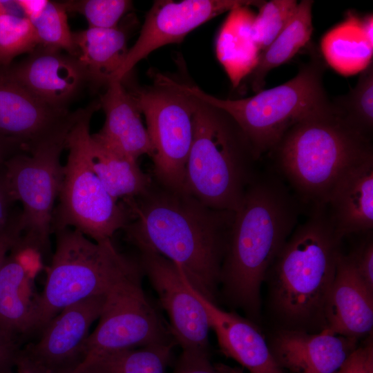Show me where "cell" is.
I'll return each instance as SVG.
<instances>
[{
    "mask_svg": "<svg viewBox=\"0 0 373 373\" xmlns=\"http://www.w3.org/2000/svg\"><path fill=\"white\" fill-rule=\"evenodd\" d=\"M126 240L167 258L202 296L217 304L222 264L235 212L210 208L186 191L159 184L124 200Z\"/></svg>",
    "mask_w": 373,
    "mask_h": 373,
    "instance_id": "cell-1",
    "label": "cell"
},
{
    "mask_svg": "<svg viewBox=\"0 0 373 373\" xmlns=\"http://www.w3.org/2000/svg\"><path fill=\"white\" fill-rule=\"evenodd\" d=\"M303 204L274 174L256 175L236 211L220 274L224 298L248 316L260 314L268 269L298 224Z\"/></svg>",
    "mask_w": 373,
    "mask_h": 373,
    "instance_id": "cell-2",
    "label": "cell"
},
{
    "mask_svg": "<svg viewBox=\"0 0 373 373\" xmlns=\"http://www.w3.org/2000/svg\"><path fill=\"white\" fill-rule=\"evenodd\" d=\"M266 274L269 304L281 328L320 332L333 283L341 240L329 221L327 204L310 207Z\"/></svg>",
    "mask_w": 373,
    "mask_h": 373,
    "instance_id": "cell-3",
    "label": "cell"
},
{
    "mask_svg": "<svg viewBox=\"0 0 373 373\" xmlns=\"http://www.w3.org/2000/svg\"><path fill=\"white\" fill-rule=\"evenodd\" d=\"M276 172L303 205L326 204L341 177L373 155L371 139L327 107L290 127L269 152Z\"/></svg>",
    "mask_w": 373,
    "mask_h": 373,
    "instance_id": "cell-4",
    "label": "cell"
},
{
    "mask_svg": "<svg viewBox=\"0 0 373 373\" xmlns=\"http://www.w3.org/2000/svg\"><path fill=\"white\" fill-rule=\"evenodd\" d=\"M191 96L193 133L184 191L210 208L235 212L256 175L254 163L258 159L247 136L228 113Z\"/></svg>",
    "mask_w": 373,
    "mask_h": 373,
    "instance_id": "cell-5",
    "label": "cell"
},
{
    "mask_svg": "<svg viewBox=\"0 0 373 373\" xmlns=\"http://www.w3.org/2000/svg\"><path fill=\"white\" fill-rule=\"evenodd\" d=\"M55 249L47 268L31 335L39 333L65 307L88 298L107 295L117 284L142 271L121 254L111 239L96 242L70 227L57 229Z\"/></svg>",
    "mask_w": 373,
    "mask_h": 373,
    "instance_id": "cell-6",
    "label": "cell"
},
{
    "mask_svg": "<svg viewBox=\"0 0 373 373\" xmlns=\"http://www.w3.org/2000/svg\"><path fill=\"white\" fill-rule=\"evenodd\" d=\"M311 47L309 60L300 66L294 77L251 97L223 99L195 85L173 79L171 82L180 90L228 113L242 130L259 160L294 124L331 102L323 83L325 63L316 48Z\"/></svg>",
    "mask_w": 373,
    "mask_h": 373,
    "instance_id": "cell-7",
    "label": "cell"
},
{
    "mask_svg": "<svg viewBox=\"0 0 373 373\" xmlns=\"http://www.w3.org/2000/svg\"><path fill=\"white\" fill-rule=\"evenodd\" d=\"M99 108L93 102L82 108L68 134V154L52 222V232L70 227L96 242L111 239L131 219L126 204L109 195L90 166V122Z\"/></svg>",
    "mask_w": 373,
    "mask_h": 373,
    "instance_id": "cell-8",
    "label": "cell"
},
{
    "mask_svg": "<svg viewBox=\"0 0 373 373\" xmlns=\"http://www.w3.org/2000/svg\"><path fill=\"white\" fill-rule=\"evenodd\" d=\"M81 111L74 121L29 153H16L2 165L13 198L22 204L21 238L44 255L50 250L54 205L62 180L60 156L66 148L68 134Z\"/></svg>",
    "mask_w": 373,
    "mask_h": 373,
    "instance_id": "cell-9",
    "label": "cell"
},
{
    "mask_svg": "<svg viewBox=\"0 0 373 373\" xmlns=\"http://www.w3.org/2000/svg\"><path fill=\"white\" fill-rule=\"evenodd\" d=\"M151 75L153 86H133L128 91L145 117L153 148V172L157 184L184 191L193 133V99L175 87L168 76L153 72Z\"/></svg>",
    "mask_w": 373,
    "mask_h": 373,
    "instance_id": "cell-10",
    "label": "cell"
},
{
    "mask_svg": "<svg viewBox=\"0 0 373 373\" xmlns=\"http://www.w3.org/2000/svg\"><path fill=\"white\" fill-rule=\"evenodd\" d=\"M142 274L141 271L124 280L106 295L99 323L86 341L85 358L111 351L175 343L169 325L143 290Z\"/></svg>",
    "mask_w": 373,
    "mask_h": 373,
    "instance_id": "cell-11",
    "label": "cell"
},
{
    "mask_svg": "<svg viewBox=\"0 0 373 373\" xmlns=\"http://www.w3.org/2000/svg\"><path fill=\"white\" fill-rule=\"evenodd\" d=\"M138 262L169 321V328L183 351L209 352L211 329L207 312L171 260L149 250H139Z\"/></svg>",
    "mask_w": 373,
    "mask_h": 373,
    "instance_id": "cell-12",
    "label": "cell"
},
{
    "mask_svg": "<svg viewBox=\"0 0 373 373\" xmlns=\"http://www.w3.org/2000/svg\"><path fill=\"white\" fill-rule=\"evenodd\" d=\"M262 2L255 0L155 1L146 15L137 41L128 49L113 81L123 82L135 66L151 52L163 46L181 42L188 33L213 17L241 6L258 8Z\"/></svg>",
    "mask_w": 373,
    "mask_h": 373,
    "instance_id": "cell-13",
    "label": "cell"
},
{
    "mask_svg": "<svg viewBox=\"0 0 373 373\" xmlns=\"http://www.w3.org/2000/svg\"><path fill=\"white\" fill-rule=\"evenodd\" d=\"M79 109L52 107L34 95L0 66V136L19 143L29 153L77 117Z\"/></svg>",
    "mask_w": 373,
    "mask_h": 373,
    "instance_id": "cell-14",
    "label": "cell"
},
{
    "mask_svg": "<svg viewBox=\"0 0 373 373\" xmlns=\"http://www.w3.org/2000/svg\"><path fill=\"white\" fill-rule=\"evenodd\" d=\"M106 295L65 307L45 326L37 342L23 350L50 373H71L84 360L92 324L99 318Z\"/></svg>",
    "mask_w": 373,
    "mask_h": 373,
    "instance_id": "cell-15",
    "label": "cell"
},
{
    "mask_svg": "<svg viewBox=\"0 0 373 373\" xmlns=\"http://www.w3.org/2000/svg\"><path fill=\"white\" fill-rule=\"evenodd\" d=\"M8 69L34 95L57 108L68 109L87 84L84 68L76 57L42 46Z\"/></svg>",
    "mask_w": 373,
    "mask_h": 373,
    "instance_id": "cell-16",
    "label": "cell"
},
{
    "mask_svg": "<svg viewBox=\"0 0 373 373\" xmlns=\"http://www.w3.org/2000/svg\"><path fill=\"white\" fill-rule=\"evenodd\" d=\"M358 341L325 329L309 332L280 327L268 345L283 370L293 373H337Z\"/></svg>",
    "mask_w": 373,
    "mask_h": 373,
    "instance_id": "cell-17",
    "label": "cell"
},
{
    "mask_svg": "<svg viewBox=\"0 0 373 373\" xmlns=\"http://www.w3.org/2000/svg\"><path fill=\"white\" fill-rule=\"evenodd\" d=\"M325 319V329L332 334L359 341L372 332L373 290L342 252L327 300Z\"/></svg>",
    "mask_w": 373,
    "mask_h": 373,
    "instance_id": "cell-18",
    "label": "cell"
},
{
    "mask_svg": "<svg viewBox=\"0 0 373 373\" xmlns=\"http://www.w3.org/2000/svg\"><path fill=\"white\" fill-rule=\"evenodd\" d=\"M186 281L203 305L219 347L226 356L235 360L249 373H285L275 360L268 342L251 321L222 309L198 292L186 278Z\"/></svg>",
    "mask_w": 373,
    "mask_h": 373,
    "instance_id": "cell-19",
    "label": "cell"
},
{
    "mask_svg": "<svg viewBox=\"0 0 373 373\" xmlns=\"http://www.w3.org/2000/svg\"><path fill=\"white\" fill-rule=\"evenodd\" d=\"M329 221L343 240L373 229V155L349 169L332 189L327 202Z\"/></svg>",
    "mask_w": 373,
    "mask_h": 373,
    "instance_id": "cell-20",
    "label": "cell"
},
{
    "mask_svg": "<svg viewBox=\"0 0 373 373\" xmlns=\"http://www.w3.org/2000/svg\"><path fill=\"white\" fill-rule=\"evenodd\" d=\"M106 87L99 102L105 113V122L93 135L135 160L144 155L152 157L153 145L131 93L120 81H113Z\"/></svg>",
    "mask_w": 373,
    "mask_h": 373,
    "instance_id": "cell-21",
    "label": "cell"
},
{
    "mask_svg": "<svg viewBox=\"0 0 373 373\" xmlns=\"http://www.w3.org/2000/svg\"><path fill=\"white\" fill-rule=\"evenodd\" d=\"M34 282L10 251L0 271V333L17 343L32 333L39 298Z\"/></svg>",
    "mask_w": 373,
    "mask_h": 373,
    "instance_id": "cell-22",
    "label": "cell"
},
{
    "mask_svg": "<svg viewBox=\"0 0 373 373\" xmlns=\"http://www.w3.org/2000/svg\"><path fill=\"white\" fill-rule=\"evenodd\" d=\"M76 57L86 72L87 84L96 90L108 86L127 55L128 31L122 26L88 28L73 32Z\"/></svg>",
    "mask_w": 373,
    "mask_h": 373,
    "instance_id": "cell-23",
    "label": "cell"
},
{
    "mask_svg": "<svg viewBox=\"0 0 373 373\" xmlns=\"http://www.w3.org/2000/svg\"><path fill=\"white\" fill-rule=\"evenodd\" d=\"M229 12L216 38V51L232 85L236 87L251 74L261 52L253 37L255 15L250 6H241Z\"/></svg>",
    "mask_w": 373,
    "mask_h": 373,
    "instance_id": "cell-24",
    "label": "cell"
},
{
    "mask_svg": "<svg viewBox=\"0 0 373 373\" xmlns=\"http://www.w3.org/2000/svg\"><path fill=\"white\" fill-rule=\"evenodd\" d=\"M90 166L109 195L115 200L135 198L153 185L151 177L135 160L90 136Z\"/></svg>",
    "mask_w": 373,
    "mask_h": 373,
    "instance_id": "cell-25",
    "label": "cell"
},
{
    "mask_svg": "<svg viewBox=\"0 0 373 373\" xmlns=\"http://www.w3.org/2000/svg\"><path fill=\"white\" fill-rule=\"evenodd\" d=\"M314 1L303 0L298 3L294 15L273 42L261 52L250 76L252 89L262 90L270 70L292 59L309 45L313 32L312 6Z\"/></svg>",
    "mask_w": 373,
    "mask_h": 373,
    "instance_id": "cell-26",
    "label": "cell"
},
{
    "mask_svg": "<svg viewBox=\"0 0 373 373\" xmlns=\"http://www.w3.org/2000/svg\"><path fill=\"white\" fill-rule=\"evenodd\" d=\"M175 345H151L89 356L71 373H166Z\"/></svg>",
    "mask_w": 373,
    "mask_h": 373,
    "instance_id": "cell-27",
    "label": "cell"
},
{
    "mask_svg": "<svg viewBox=\"0 0 373 373\" xmlns=\"http://www.w3.org/2000/svg\"><path fill=\"white\" fill-rule=\"evenodd\" d=\"M336 26L324 38L323 51L325 59L336 70L344 74L364 70L370 64L373 43L363 32L361 18L354 16Z\"/></svg>",
    "mask_w": 373,
    "mask_h": 373,
    "instance_id": "cell-28",
    "label": "cell"
},
{
    "mask_svg": "<svg viewBox=\"0 0 373 373\" xmlns=\"http://www.w3.org/2000/svg\"><path fill=\"white\" fill-rule=\"evenodd\" d=\"M331 102L334 111L348 124L371 139L373 130L372 62L363 70L354 88Z\"/></svg>",
    "mask_w": 373,
    "mask_h": 373,
    "instance_id": "cell-29",
    "label": "cell"
},
{
    "mask_svg": "<svg viewBox=\"0 0 373 373\" xmlns=\"http://www.w3.org/2000/svg\"><path fill=\"white\" fill-rule=\"evenodd\" d=\"M63 3L48 1L41 15L31 21L39 46L65 51L77 56L73 32L68 23Z\"/></svg>",
    "mask_w": 373,
    "mask_h": 373,
    "instance_id": "cell-30",
    "label": "cell"
},
{
    "mask_svg": "<svg viewBox=\"0 0 373 373\" xmlns=\"http://www.w3.org/2000/svg\"><path fill=\"white\" fill-rule=\"evenodd\" d=\"M39 46L29 19L13 14L0 15V66H9L14 58L30 53Z\"/></svg>",
    "mask_w": 373,
    "mask_h": 373,
    "instance_id": "cell-31",
    "label": "cell"
},
{
    "mask_svg": "<svg viewBox=\"0 0 373 373\" xmlns=\"http://www.w3.org/2000/svg\"><path fill=\"white\" fill-rule=\"evenodd\" d=\"M298 3L295 0L263 1L258 7L252 23L255 43L262 52L285 28L294 14Z\"/></svg>",
    "mask_w": 373,
    "mask_h": 373,
    "instance_id": "cell-32",
    "label": "cell"
},
{
    "mask_svg": "<svg viewBox=\"0 0 373 373\" xmlns=\"http://www.w3.org/2000/svg\"><path fill=\"white\" fill-rule=\"evenodd\" d=\"M67 12L85 17L88 28H111L118 26L122 17L131 9L128 0H81L63 2Z\"/></svg>",
    "mask_w": 373,
    "mask_h": 373,
    "instance_id": "cell-33",
    "label": "cell"
},
{
    "mask_svg": "<svg viewBox=\"0 0 373 373\" xmlns=\"http://www.w3.org/2000/svg\"><path fill=\"white\" fill-rule=\"evenodd\" d=\"M356 271L368 287L373 290L372 231L348 255Z\"/></svg>",
    "mask_w": 373,
    "mask_h": 373,
    "instance_id": "cell-34",
    "label": "cell"
},
{
    "mask_svg": "<svg viewBox=\"0 0 373 373\" xmlns=\"http://www.w3.org/2000/svg\"><path fill=\"white\" fill-rule=\"evenodd\" d=\"M173 373H225L213 364L209 352L183 351L177 360Z\"/></svg>",
    "mask_w": 373,
    "mask_h": 373,
    "instance_id": "cell-35",
    "label": "cell"
},
{
    "mask_svg": "<svg viewBox=\"0 0 373 373\" xmlns=\"http://www.w3.org/2000/svg\"><path fill=\"white\" fill-rule=\"evenodd\" d=\"M337 373H373L372 334L350 355Z\"/></svg>",
    "mask_w": 373,
    "mask_h": 373,
    "instance_id": "cell-36",
    "label": "cell"
},
{
    "mask_svg": "<svg viewBox=\"0 0 373 373\" xmlns=\"http://www.w3.org/2000/svg\"><path fill=\"white\" fill-rule=\"evenodd\" d=\"M22 234L20 213L15 216L7 228L0 233V271L9 252Z\"/></svg>",
    "mask_w": 373,
    "mask_h": 373,
    "instance_id": "cell-37",
    "label": "cell"
},
{
    "mask_svg": "<svg viewBox=\"0 0 373 373\" xmlns=\"http://www.w3.org/2000/svg\"><path fill=\"white\" fill-rule=\"evenodd\" d=\"M15 202L16 201L8 189L1 165L0 166V233L7 228L15 216L10 213Z\"/></svg>",
    "mask_w": 373,
    "mask_h": 373,
    "instance_id": "cell-38",
    "label": "cell"
},
{
    "mask_svg": "<svg viewBox=\"0 0 373 373\" xmlns=\"http://www.w3.org/2000/svg\"><path fill=\"white\" fill-rule=\"evenodd\" d=\"M18 343L0 333V373H11L19 352Z\"/></svg>",
    "mask_w": 373,
    "mask_h": 373,
    "instance_id": "cell-39",
    "label": "cell"
},
{
    "mask_svg": "<svg viewBox=\"0 0 373 373\" xmlns=\"http://www.w3.org/2000/svg\"><path fill=\"white\" fill-rule=\"evenodd\" d=\"M48 1L46 0H17L15 1L19 9L24 14V17L30 21L38 18Z\"/></svg>",
    "mask_w": 373,
    "mask_h": 373,
    "instance_id": "cell-40",
    "label": "cell"
},
{
    "mask_svg": "<svg viewBox=\"0 0 373 373\" xmlns=\"http://www.w3.org/2000/svg\"><path fill=\"white\" fill-rule=\"evenodd\" d=\"M21 152L24 151L19 143L0 136V166L11 156Z\"/></svg>",
    "mask_w": 373,
    "mask_h": 373,
    "instance_id": "cell-41",
    "label": "cell"
},
{
    "mask_svg": "<svg viewBox=\"0 0 373 373\" xmlns=\"http://www.w3.org/2000/svg\"><path fill=\"white\" fill-rule=\"evenodd\" d=\"M14 367L15 371L11 373H28V358L23 349L18 353Z\"/></svg>",
    "mask_w": 373,
    "mask_h": 373,
    "instance_id": "cell-42",
    "label": "cell"
},
{
    "mask_svg": "<svg viewBox=\"0 0 373 373\" xmlns=\"http://www.w3.org/2000/svg\"><path fill=\"white\" fill-rule=\"evenodd\" d=\"M25 353L28 358V373H50L43 366L33 360L26 352Z\"/></svg>",
    "mask_w": 373,
    "mask_h": 373,
    "instance_id": "cell-43",
    "label": "cell"
},
{
    "mask_svg": "<svg viewBox=\"0 0 373 373\" xmlns=\"http://www.w3.org/2000/svg\"><path fill=\"white\" fill-rule=\"evenodd\" d=\"M11 3L12 1H0V15L7 13L16 15L14 13L13 10L10 9L12 8L10 6Z\"/></svg>",
    "mask_w": 373,
    "mask_h": 373,
    "instance_id": "cell-44",
    "label": "cell"
},
{
    "mask_svg": "<svg viewBox=\"0 0 373 373\" xmlns=\"http://www.w3.org/2000/svg\"><path fill=\"white\" fill-rule=\"evenodd\" d=\"M218 366L220 367L222 370H223L225 373H244L242 370L237 368V367H232L231 366H229L227 365H224L222 363H218Z\"/></svg>",
    "mask_w": 373,
    "mask_h": 373,
    "instance_id": "cell-45",
    "label": "cell"
}]
</instances>
